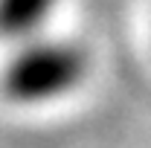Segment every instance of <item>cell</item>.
I'll list each match as a JSON object with an SVG mask.
<instances>
[{
    "mask_svg": "<svg viewBox=\"0 0 151 148\" xmlns=\"http://www.w3.org/2000/svg\"><path fill=\"white\" fill-rule=\"evenodd\" d=\"M90 73V52L73 38L32 35L18 41L0 70V93L23 108L52 105L78 90Z\"/></svg>",
    "mask_w": 151,
    "mask_h": 148,
    "instance_id": "6da1fadb",
    "label": "cell"
},
{
    "mask_svg": "<svg viewBox=\"0 0 151 148\" xmlns=\"http://www.w3.org/2000/svg\"><path fill=\"white\" fill-rule=\"evenodd\" d=\"M61 0H0V38L3 41H26L47 32Z\"/></svg>",
    "mask_w": 151,
    "mask_h": 148,
    "instance_id": "7a4b0ae2",
    "label": "cell"
}]
</instances>
